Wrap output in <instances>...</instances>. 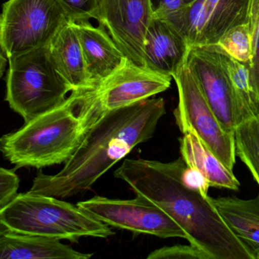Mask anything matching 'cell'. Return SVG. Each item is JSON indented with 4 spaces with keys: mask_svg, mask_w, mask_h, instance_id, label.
Masks as SVG:
<instances>
[{
    "mask_svg": "<svg viewBox=\"0 0 259 259\" xmlns=\"http://www.w3.org/2000/svg\"><path fill=\"white\" fill-rule=\"evenodd\" d=\"M182 158L170 162L125 159L115 177L136 196L155 204L187 234V241L209 259H255L252 251L225 223L211 197L189 187L184 179Z\"/></svg>",
    "mask_w": 259,
    "mask_h": 259,
    "instance_id": "cell-1",
    "label": "cell"
},
{
    "mask_svg": "<svg viewBox=\"0 0 259 259\" xmlns=\"http://www.w3.org/2000/svg\"><path fill=\"white\" fill-rule=\"evenodd\" d=\"M165 104L162 97L149 98L100 116L62 170L55 175L39 172L29 193L65 199L90 190L136 146L152 138Z\"/></svg>",
    "mask_w": 259,
    "mask_h": 259,
    "instance_id": "cell-2",
    "label": "cell"
},
{
    "mask_svg": "<svg viewBox=\"0 0 259 259\" xmlns=\"http://www.w3.org/2000/svg\"><path fill=\"white\" fill-rule=\"evenodd\" d=\"M100 117L83 91H72L60 106L0 138V152L16 168L65 163Z\"/></svg>",
    "mask_w": 259,
    "mask_h": 259,
    "instance_id": "cell-3",
    "label": "cell"
},
{
    "mask_svg": "<svg viewBox=\"0 0 259 259\" xmlns=\"http://www.w3.org/2000/svg\"><path fill=\"white\" fill-rule=\"evenodd\" d=\"M0 221L12 232L72 243L83 237L106 239L115 234L77 205L29 192L17 194L0 209Z\"/></svg>",
    "mask_w": 259,
    "mask_h": 259,
    "instance_id": "cell-4",
    "label": "cell"
},
{
    "mask_svg": "<svg viewBox=\"0 0 259 259\" xmlns=\"http://www.w3.org/2000/svg\"><path fill=\"white\" fill-rule=\"evenodd\" d=\"M6 101L25 123L58 107L72 91L56 69L48 47L9 59Z\"/></svg>",
    "mask_w": 259,
    "mask_h": 259,
    "instance_id": "cell-5",
    "label": "cell"
},
{
    "mask_svg": "<svg viewBox=\"0 0 259 259\" xmlns=\"http://www.w3.org/2000/svg\"><path fill=\"white\" fill-rule=\"evenodd\" d=\"M68 16L57 0H9L0 13V49L8 60L47 47Z\"/></svg>",
    "mask_w": 259,
    "mask_h": 259,
    "instance_id": "cell-6",
    "label": "cell"
},
{
    "mask_svg": "<svg viewBox=\"0 0 259 259\" xmlns=\"http://www.w3.org/2000/svg\"><path fill=\"white\" fill-rule=\"evenodd\" d=\"M178 87L179 102L175 110L177 125L182 133L191 131L228 169L236 163L234 132L224 129L199 82L187 62L173 76Z\"/></svg>",
    "mask_w": 259,
    "mask_h": 259,
    "instance_id": "cell-7",
    "label": "cell"
},
{
    "mask_svg": "<svg viewBox=\"0 0 259 259\" xmlns=\"http://www.w3.org/2000/svg\"><path fill=\"white\" fill-rule=\"evenodd\" d=\"M77 205L109 227L160 238H187L185 231L168 214L139 196L127 200L94 196Z\"/></svg>",
    "mask_w": 259,
    "mask_h": 259,
    "instance_id": "cell-8",
    "label": "cell"
},
{
    "mask_svg": "<svg viewBox=\"0 0 259 259\" xmlns=\"http://www.w3.org/2000/svg\"><path fill=\"white\" fill-rule=\"evenodd\" d=\"M251 0H194L165 19L174 24L190 47L214 45L234 26L246 24Z\"/></svg>",
    "mask_w": 259,
    "mask_h": 259,
    "instance_id": "cell-9",
    "label": "cell"
},
{
    "mask_svg": "<svg viewBox=\"0 0 259 259\" xmlns=\"http://www.w3.org/2000/svg\"><path fill=\"white\" fill-rule=\"evenodd\" d=\"M170 83V76L140 66L126 58L116 70L87 93L103 115L164 92Z\"/></svg>",
    "mask_w": 259,
    "mask_h": 259,
    "instance_id": "cell-10",
    "label": "cell"
},
{
    "mask_svg": "<svg viewBox=\"0 0 259 259\" xmlns=\"http://www.w3.org/2000/svg\"><path fill=\"white\" fill-rule=\"evenodd\" d=\"M153 18L150 0H100L97 21L126 57L144 66L146 30Z\"/></svg>",
    "mask_w": 259,
    "mask_h": 259,
    "instance_id": "cell-11",
    "label": "cell"
},
{
    "mask_svg": "<svg viewBox=\"0 0 259 259\" xmlns=\"http://www.w3.org/2000/svg\"><path fill=\"white\" fill-rule=\"evenodd\" d=\"M187 64L224 129L234 133L238 124L235 100L217 44L190 47Z\"/></svg>",
    "mask_w": 259,
    "mask_h": 259,
    "instance_id": "cell-12",
    "label": "cell"
},
{
    "mask_svg": "<svg viewBox=\"0 0 259 259\" xmlns=\"http://www.w3.org/2000/svg\"><path fill=\"white\" fill-rule=\"evenodd\" d=\"M190 50L187 40L172 23L153 16L145 36V67L173 78L187 62Z\"/></svg>",
    "mask_w": 259,
    "mask_h": 259,
    "instance_id": "cell-13",
    "label": "cell"
},
{
    "mask_svg": "<svg viewBox=\"0 0 259 259\" xmlns=\"http://www.w3.org/2000/svg\"><path fill=\"white\" fill-rule=\"evenodd\" d=\"M72 24L78 36L87 70L95 87L116 70L127 57L101 24L95 27L90 21Z\"/></svg>",
    "mask_w": 259,
    "mask_h": 259,
    "instance_id": "cell-14",
    "label": "cell"
},
{
    "mask_svg": "<svg viewBox=\"0 0 259 259\" xmlns=\"http://www.w3.org/2000/svg\"><path fill=\"white\" fill-rule=\"evenodd\" d=\"M48 49L55 67L72 88V91H89L94 88L71 21L60 29Z\"/></svg>",
    "mask_w": 259,
    "mask_h": 259,
    "instance_id": "cell-15",
    "label": "cell"
},
{
    "mask_svg": "<svg viewBox=\"0 0 259 259\" xmlns=\"http://www.w3.org/2000/svg\"><path fill=\"white\" fill-rule=\"evenodd\" d=\"M60 240L6 231L0 234V259H88Z\"/></svg>",
    "mask_w": 259,
    "mask_h": 259,
    "instance_id": "cell-16",
    "label": "cell"
},
{
    "mask_svg": "<svg viewBox=\"0 0 259 259\" xmlns=\"http://www.w3.org/2000/svg\"><path fill=\"white\" fill-rule=\"evenodd\" d=\"M181 158L187 167L199 171L209 183L210 187L237 191L239 182L233 170L208 150L197 135L191 131L183 133L179 139Z\"/></svg>",
    "mask_w": 259,
    "mask_h": 259,
    "instance_id": "cell-17",
    "label": "cell"
},
{
    "mask_svg": "<svg viewBox=\"0 0 259 259\" xmlns=\"http://www.w3.org/2000/svg\"><path fill=\"white\" fill-rule=\"evenodd\" d=\"M211 201L231 231L259 259V195L251 199L211 197Z\"/></svg>",
    "mask_w": 259,
    "mask_h": 259,
    "instance_id": "cell-18",
    "label": "cell"
},
{
    "mask_svg": "<svg viewBox=\"0 0 259 259\" xmlns=\"http://www.w3.org/2000/svg\"><path fill=\"white\" fill-rule=\"evenodd\" d=\"M218 47L232 88L237 123L240 124L259 114V103L252 88L249 65L234 59L219 45Z\"/></svg>",
    "mask_w": 259,
    "mask_h": 259,
    "instance_id": "cell-19",
    "label": "cell"
},
{
    "mask_svg": "<svg viewBox=\"0 0 259 259\" xmlns=\"http://www.w3.org/2000/svg\"><path fill=\"white\" fill-rule=\"evenodd\" d=\"M236 155L259 187V114L237 125L234 130Z\"/></svg>",
    "mask_w": 259,
    "mask_h": 259,
    "instance_id": "cell-20",
    "label": "cell"
},
{
    "mask_svg": "<svg viewBox=\"0 0 259 259\" xmlns=\"http://www.w3.org/2000/svg\"><path fill=\"white\" fill-rule=\"evenodd\" d=\"M217 45L234 59L249 65L252 55L249 24L231 27L221 36Z\"/></svg>",
    "mask_w": 259,
    "mask_h": 259,
    "instance_id": "cell-21",
    "label": "cell"
},
{
    "mask_svg": "<svg viewBox=\"0 0 259 259\" xmlns=\"http://www.w3.org/2000/svg\"><path fill=\"white\" fill-rule=\"evenodd\" d=\"M252 55L249 62L252 88L259 103V0H251L249 10Z\"/></svg>",
    "mask_w": 259,
    "mask_h": 259,
    "instance_id": "cell-22",
    "label": "cell"
},
{
    "mask_svg": "<svg viewBox=\"0 0 259 259\" xmlns=\"http://www.w3.org/2000/svg\"><path fill=\"white\" fill-rule=\"evenodd\" d=\"M70 21L81 22L98 19L100 0H57Z\"/></svg>",
    "mask_w": 259,
    "mask_h": 259,
    "instance_id": "cell-23",
    "label": "cell"
},
{
    "mask_svg": "<svg viewBox=\"0 0 259 259\" xmlns=\"http://www.w3.org/2000/svg\"><path fill=\"white\" fill-rule=\"evenodd\" d=\"M148 259H209L200 249L193 245L164 246L149 253Z\"/></svg>",
    "mask_w": 259,
    "mask_h": 259,
    "instance_id": "cell-24",
    "label": "cell"
},
{
    "mask_svg": "<svg viewBox=\"0 0 259 259\" xmlns=\"http://www.w3.org/2000/svg\"><path fill=\"white\" fill-rule=\"evenodd\" d=\"M19 181L15 170L0 167V209L18 194Z\"/></svg>",
    "mask_w": 259,
    "mask_h": 259,
    "instance_id": "cell-25",
    "label": "cell"
},
{
    "mask_svg": "<svg viewBox=\"0 0 259 259\" xmlns=\"http://www.w3.org/2000/svg\"><path fill=\"white\" fill-rule=\"evenodd\" d=\"M153 16L166 18L184 9L194 0H150Z\"/></svg>",
    "mask_w": 259,
    "mask_h": 259,
    "instance_id": "cell-26",
    "label": "cell"
},
{
    "mask_svg": "<svg viewBox=\"0 0 259 259\" xmlns=\"http://www.w3.org/2000/svg\"><path fill=\"white\" fill-rule=\"evenodd\" d=\"M184 179L189 187L208 196L209 183L199 171L187 167L184 172Z\"/></svg>",
    "mask_w": 259,
    "mask_h": 259,
    "instance_id": "cell-27",
    "label": "cell"
},
{
    "mask_svg": "<svg viewBox=\"0 0 259 259\" xmlns=\"http://www.w3.org/2000/svg\"><path fill=\"white\" fill-rule=\"evenodd\" d=\"M6 65H7V59L3 53H0V79L4 74Z\"/></svg>",
    "mask_w": 259,
    "mask_h": 259,
    "instance_id": "cell-28",
    "label": "cell"
},
{
    "mask_svg": "<svg viewBox=\"0 0 259 259\" xmlns=\"http://www.w3.org/2000/svg\"><path fill=\"white\" fill-rule=\"evenodd\" d=\"M9 231L4 225H3L1 221H0V234H3V233Z\"/></svg>",
    "mask_w": 259,
    "mask_h": 259,
    "instance_id": "cell-29",
    "label": "cell"
}]
</instances>
